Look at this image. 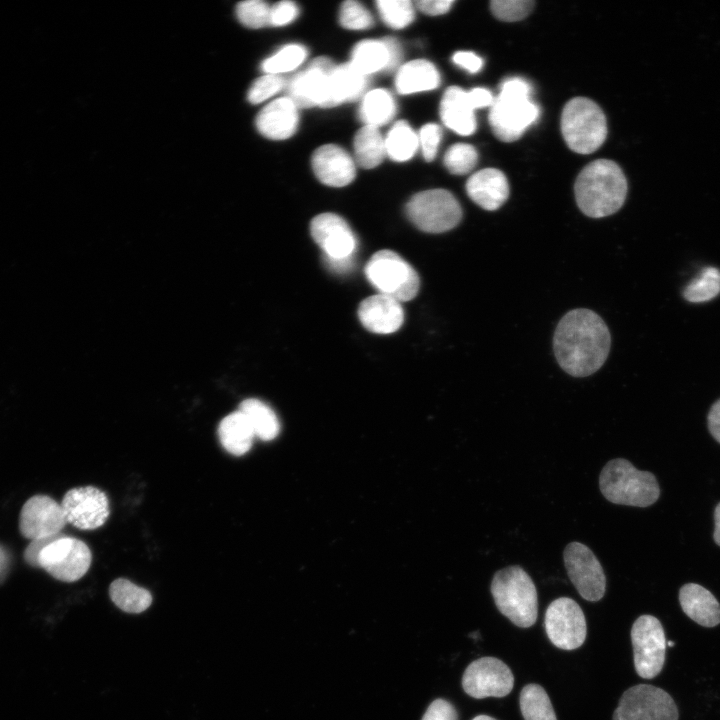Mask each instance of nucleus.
Segmentation results:
<instances>
[{
    "label": "nucleus",
    "mask_w": 720,
    "mask_h": 720,
    "mask_svg": "<svg viewBox=\"0 0 720 720\" xmlns=\"http://www.w3.org/2000/svg\"><path fill=\"white\" fill-rule=\"evenodd\" d=\"M611 344L603 319L589 309H574L559 321L553 337L560 367L574 377L595 373L606 361Z\"/></svg>",
    "instance_id": "1"
},
{
    "label": "nucleus",
    "mask_w": 720,
    "mask_h": 720,
    "mask_svg": "<svg viewBox=\"0 0 720 720\" xmlns=\"http://www.w3.org/2000/svg\"><path fill=\"white\" fill-rule=\"evenodd\" d=\"M574 191L580 210L589 217L601 218L622 207L627 194V181L615 162L599 159L582 169Z\"/></svg>",
    "instance_id": "2"
},
{
    "label": "nucleus",
    "mask_w": 720,
    "mask_h": 720,
    "mask_svg": "<svg viewBox=\"0 0 720 720\" xmlns=\"http://www.w3.org/2000/svg\"><path fill=\"white\" fill-rule=\"evenodd\" d=\"M530 92V85L521 78H510L501 85L489 113V124L499 140L519 139L537 120L539 108L530 100Z\"/></svg>",
    "instance_id": "3"
},
{
    "label": "nucleus",
    "mask_w": 720,
    "mask_h": 720,
    "mask_svg": "<svg viewBox=\"0 0 720 720\" xmlns=\"http://www.w3.org/2000/svg\"><path fill=\"white\" fill-rule=\"evenodd\" d=\"M599 487L610 502L620 505L648 507L660 495L656 477L648 471H641L623 458L612 459L600 472Z\"/></svg>",
    "instance_id": "4"
},
{
    "label": "nucleus",
    "mask_w": 720,
    "mask_h": 720,
    "mask_svg": "<svg viewBox=\"0 0 720 720\" xmlns=\"http://www.w3.org/2000/svg\"><path fill=\"white\" fill-rule=\"evenodd\" d=\"M490 590L497 609L513 624L528 628L536 622V587L522 567L512 565L498 570L493 576Z\"/></svg>",
    "instance_id": "5"
},
{
    "label": "nucleus",
    "mask_w": 720,
    "mask_h": 720,
    "mask_svg": "<svg viewBox=\"0 0 720 720\" xmlns=\"http://www.w3.org/2000/svg\"><path fill=\"white\" fill-rule=\"evenodd\" d=\"M561 131L567 146L572 151L590 154L606 139V117L592 100L584 97L573 98L563 108Z\"/></svg>",
    "instance_id": "6"
},
{
    "label": "nucleus",
    "mask_w": 720,
    "mask_h": 720,
    "mask_svg": "<svg viewBox=\"0 0 720 720\" xmlns=\"http://www.w3.org/2000/svg\"><path fill=\"white\" fill-rule=\"evenodd\" d=\"M364 272L380 294L400 303L413 299L418 293L420 281L417 272L394 251L385 249L373 254Z\"/></svg>",
    "instance_id": "7"
},
{
    "label": "nucleus",
    "mask_w": 720,
    "mask_h": 720,
    "mask_svg": "<svg viewBox=\"0 0 720 720\" xmlns=\"http://www.w3.org/2000/svg\"><path fill=\"white\" fill-rule=\"evenodd\" d=\"M406 214L420 230L442 233L456 227L463 213L451 192L431 189L415 194L406 205Z\"/></svg>",
    "instance_id": "8"
},
{
    "label": "nucleus",
    "mask_w": 720,
    "mask_h": 720,
    "mask_svg": "<svg viewBox=\"0 0 720 720\" xmlns=\"http://www.w3.org/2000/svg\"><path fill=\"white\" fill-rule=\"evenodd\" d=\"M678 719V707L668 692L653 685L638 684L624 691L612 720Z\"/></svg>",
    "instance_id": "9"
},
{
    "label": "nucleus",
    "mask_w": 720,
    "mask_h": 720,
    "mask_svg": "<svg viewBox=\"0 0 720 720\" xmlns=\"http://www.w3.org/2000/svg\"><path fill=\"white\" fill-rule=\"evenodd\" d=\"M92 561L89 547L81 540L62 535L42 549L39 567L55 579L75 582L88 571Z\"/></svg>",
    "instance_id": "10"
},
{
    "label": "nucleus",
    "mask_w": 720,
    "mask_h": 720,
    "mask_svg": "<svg viewBox=\"0 0 720 720\" xmlns=\"http://www.w3.org/2000/svg\"><path fill=\"white\" fill-rule=\"evenodd\" d=\"M631 642L637 674L644 679L659 675L667 645L661 622L652 615L639 616L631 628Z\"/></svg>",
    "instance_id": "11"
},
{
    "label": "nucleus",
    "mask_w": 720,
    "mask_h": 720,
    "mask_svg": "<svg viewBox=\"0 0 720 720\" xmlns=\"http://www.w3.org/2000/svg\"><path fill=\"white\" fill-rule=\"evenodd\" d=\"M544 626L551 643L563 650L579 648L586 639V619L573 599L560 597L546 609Z\"/></svg>",
    "instance_id": "12"
},
{
    "label": "nucleus",
    "mask_w": 720,
    "mask_h": 720,
    "mask_svg": "<svg viewBox=\"0 0 720 720\" xmlns=\"http://www.w3.org/2000/svg\"><path fill=\"white\" fill-rule=\"evenodd\" d=\"M563 558L568 577L580 596L592 602L602 599L606 576L592 550L580 542H571L565 547Z\"/></svg>",
    "instance_id": "13"
},
{
    "label": "nucleus",
    "mask_w": 720,
    "mask_h": 720,
    "mask_svg": "<svg viewBox=\"0 0 720 720\" xmlns=\"http://www.w3.org/2000/svg\"><path fill=\"white\" fill-rule=\"evenodd\" d=\"M464 691L471 697L501 698L508 695L514 686L511 669L495 657H481L471 662L462 677Z\"/></svg>",
    "instance_id": "14"
},
{
    "label": "nucleus",
    "mask_w": 720,
    "mask_h": 720,
    "mask_svg": "<svg viewBox=\"0 0 720 720\" xmlns=\"http://www.w3.org/2000/svg\"><path fill=\"white\" fill-rule=\"evenodd\" d=\"M334 68L328 58H316L289 81L288 97L300 108L331 107L330 78Z\"/></svg>",
    "instance_id": "15"
},
{
    "label": "nucleus",
    "mask_w": 720,
    "mask_h": 720,
    "mask_svg": "<svg viewBox=\"0 0 720 720\" xmlns=\"http://www.w3.org/2000/svg\"><path fill=\"white\" fill-rule=\"evenodd\" d=\"M61 506L66 521L81 530L99 528L110 514L106 494L94 486L70 489L64 495Z\"/></svg>",
    "instance_id": "16"
},
{
    "label": "nucleus",
    "mask_w": 720,
    "mask_h": 720,
    "mask_svg": "<svg viewBox=\"0 0 720 720\" xmlns=\"http://www.w3.org/2000/svg\"><path fill=\"white\" fill-rule=\"evenodd\" d=\"M66 523L61 504L47 495H35L22 506L19 530L23 537L34 540L61 534Z\"/></svg>",
    "instance_id": "17"
},
{
    "label": "nucleus",
    "mask_w": 720,
    "mask_h": 720,
    "mask_svg": "<svg viewBox=\"0 0 720 720\" xmlns=\"http://www.w3.org/2000/svg\"><path fill=\"white\" fill-rule=\"evenodd\" d=\"M314 241L324 252V257L341 260L354 257L357 239L348 223L334 213H322L313 218L310 225Z\"/></svg>",
    "instance_id": "18"
},
{
    "label": "nucleus",
    "mask_w": 720,
    "mask_h": 720,
    "mask_svg": "<svg viewBox=\"0 0 720 720\" xmlns=\"http://www.w3.org/2000/svg\"><path fill=\"white\" fill-rule=\"evenodd\" d=\"M312 167L322 183L333 187L348 185L356 174L355 163L351 156L334 144H326L315 150Z\"/></svg>",
    "instance_id": "19"
},
{
    "label": "nucleus",
    "mask_w": 720,
    "mask_h": 720,
    "mask_svg": "<svg viewBox=\"0 0 720 720\" xmlns=\"http://www.w3.org/2000/svg\"><path fill=\"white\" fill-rule=\"evenodd\" d=\"M358 316L367 330L377 334H390L397 331L404 320L400 302L380 293L370 296L360 303Z\"/></svg>",
    "instance_id": "20"
},
{
    "label": "nucleus",
    "mask_w": 720,
    "mask_h": 720,
    "mask_svg": "<svg viewBox=\"0 0 720 720\" xmlns=\"http://www.w3.org/2000/svg\"><path fill=\"white\" fill-rule=\"evenodd\" d=\"M297 108L289 97H281L270 102L256 117L258 131L273 140L291 137L298 126Z\"/></svg>",
    "instance_id": "21"
},
{
    "label": "nucleus",
    "mask_w": 720,
    "mask_h": 720,
    "mask_svg": "<svg viewBox=\"0 0 720 720\" xmlns=\"http://www.w3.org/2000/svg\"><path fill=\"white\" fill-rule=\"evenodd\" d=\"M466 191L472 201L481 208L494 211L500 208L509 196V185L503 172L485 168L474 173L466 183Z\"/></svg>",
    "instance_id": "22"
},
{
    "label": "nucleus",
    "mask_w": 720,
    "mask_h": 720,
    "mask_svg": "<svg viewBox=\"0 0 720 720\" xmlns=\"http://www.w3.org/2000/svg\"><path fill=\"white\" fill-rule=\"evenodd\" d=\"M679 602L683 612L697 624L704 627L720 624V604L703 586L696 583L683 585L679 591Z\"/></svg>",
    "instance_id": "23"
},
{
    "label": "nucleus",
    "mask_w": 720,
    "mask_h": 720,
    "mask_svg": "<svg viewBox=\"0 0 720 720\" xmlns=\"http://www.w3.org/2000/svg\"><path fill=\"white\" fill-rule=\"evenodd\" d=\"M474 107L468 92L460 87L448 88L441 100L440 115L443 123L460 135H471L476 130Z\"/></svg>",
    "instance_id": "24"
},
{
    "label": "nucleus",
    "mask_w": 720,
    "mask_h": 720,
    "mask_svg": "<svg viewBox=\"0 0 720 720\" xmlns=\"http://www.w3.org/2000/svg\"><path fill=\"white\" fill-rule=\"evenodd\" d=\"M440 76L436 67L427 60H413L400 67L395 85L399 93L412 94L438 87Z\"/></svg>",
    "instance_id": "25"
},
{
    "label": "nucleus",
    "mask_w": 720,
    "mask_h": 720,
    "mask_svg": "<svg viewBox=\"0 0 720 720\" xmlns=\"http://www.w3.org/2000/svg\"><path fill=\"white\" fill-rule=\"evenodd\" d=\"M218 436L224 449L236 456L247 453L255 437L247 418L239 410L221 420Z\"/></svg>",
    "instance_id": "26"
},
{
    "label": "nucleus",
    "mask_w": 720,
    "mask_h": 720,
    "mask_svg": "<svg viewBox=\"0 0 720 720\" xmlns=\"http://www.w3.org/2000/svg\"><path fill=\"white\" fill-rule=\"evenodd\" d=\"M367 76L359 72L350 62L335 66L330 78V104L339 105L362 95Z\"/></svg>",
    "instance_id": "27"
},
{
    "label": "nucleus",
    "mask_w": 720,
    "mask_h": 720,
    "mask_svg": "<svg viewBox=\"0 0 720 720\" xmlns=\"http://www.w3.org/2000/svg\"><path fill=\"white\" fill-rule=\"evenodd\" d=\"M239 411L247 418L254 435L261 440L269 441L279 434V420L264 402L254 398L246 399L240 404Z\"/></svg>",
    "instance_id": "28"
},
{
    "label": "nucleus",
    "mask_w": 720,
    "mask_h": 720,
    "mask_svg": "<svg viewBox=\"0 0 720 720\" xmlns=\"http://www.w3.org/2000/svg\"><path fill=\"white\" fill-rule=\"evenodd\" d=\"M354 151L357 163L366 169L378 166L385 154V140L378 128L365 125L354 137Z\"/></svg>",
    "instance_id": "29"
},
{
    "label": "nucleus",
    "mask_w": 720,
    "mask_h": 720,
    "mask_svg": "<svg viewBox=\"0 0 720 720\" xmlns=\"http://www.w3.org/2000/svg\"><path fill=\"white\" fill-rule=\"evenodd\" d=\"M109 595L118 608L128 613H141L152 603V595L147 589L124 578L110 584Z\"/></svg>",
    "instance_id": "30"
},
{
    "label": "nucleus",
    "mask_w": 720,
    "mask_h": 720,
    "mask_svg": "<svg viewBox=\"0 0 720 720\" xmlns=\"http://www.w3.org/2000/svg\"><path fill=\"white\" fill-rule=\"evenodd\" d=\"M395 110L391 94L384 89H374L363 97L359 114L365 125L378 128L394 116Z\"/></svg>",
    "instance_id": "31"
},
{
    "label": "nucleus",
    "mask_w": 720,
    "mask_h": 720,
    "mask_svg": "<svg viewBox=\"0 0 720 720\" xmlns=\"http://www.w3.org/2000/svg\"><path fill=\"white\" fill-rule=\"evenodd\" d=\"M388 51L382 40H364L359 42L352 51L351 64L362 74L368 76L388 65Z\"/></svg>",
    "instance_id": "32"
},
{
    "label": "nucleus",
    "mask_w": 720,
    "mask_h": 720,
    "mask_svg": "<svg viewBox=\"0 0 720 720\" xmlns=\"http://www.w3.org/2000/svg\"><path fill=\"white\" fill-rule=\"evenodd\" d=\"M524 720H557L550 698L538 684L525 685L519 695Z\"/></svg>",
    "instance_id": "33"
},
{
    "label": "nucleus",
    "mask_w": 720,
    "mask_h": 720,
    "mask_svg": "<svg viewBox=\"0 0 720 720\" xmlns=\"http://www.w3.org/2000/svg\"><path fill=\"white\" fill-rule=\"evenodd\" d=\"M385 140L386 154L394 161H407L419 146L418 136L405 121L396 122Z\"/></svg>",
    "instance_id": "34"
},
{
    "label": "nucleus",
    "mask_w": 720,
    "mask_h": 720,
    "mask_svg": "<svg viewBox=\"0 0 720 720\" xmlns=\"http://www.w3.org/2000/svg\"><path fill=\"white\" fill-rule=\"evenodd\" d=\"M720 293V270L714 266L704 267L683 290V297L691 303L712 300Z\"/></svg>",
    "instance_id": "35"
},
{
    "label": "nucleus",
    "mask_w": 720,
    "mask_h": 720,
    "mask_svg": "<svg viewBox=\"0 0 720 720\" xmlns=\"http://www.w3.org/2000/svg\"><path fill=\"white\" fill-rule=\"evenodd\" d=\"M307 50L299 44H289L263 61L261 67L266 74L279 75L296 69L306 58Z\"/></svg>",
    "instance_id": "36"
},
{
    "label": "nucleus",
    "mask_w": 720,
    "mask_h": 720,
    "mask_svg": "<svg viewBox=\"0 0 720 720\" xmlns=\"http://www.w3.org/2000/svg\"><path fill=\"white\" fill-rule=\"evenodd\" d=\"M376 4L381 18L392 28H404L414 19V8L410 1L379 0Z\"/></svg>",
    "instance_id": "37"
},
{
    "label": "nucleus",
    "mask_w": 720,
    "mask_h": 720,
    "mask_svg": "<svg viewBox=\"0 0 720 720\" xmlns=\"http://www.w3.org/2000/svg\"><path fill=\"white\" fill-rule=\"evenodd\" d=\"M478 161L476 149L466 143L452 145L444 156V164L449 172L463 175L470 172Z\"/></svg>",
    "instance_id": "38"
},
{
    "label": "nucleus",
    "mask_w": 720,
    "mask_h": 720,
    "mask_svg": "<svg viewBox=\"0 0 720 720\" xmlns=\"http://www.w3.org/2000/svg\"><path fill=\"white\" fill-rule=\"evenodd\" d=\"M270 7L261 0H246L237 4L236 15L246 27L257 29L269 24Z\"/></svg>",
    "instance_id": "39"
},
{
    "label": "nucleus",
    "mask_w": 720,
    "mask_h": 720,
    "mask_svg": "<svg viewBox=\"0 0 720 720\" xmlns=\"http://www.w3.org/2000/svg\"><path fill=\"white\" fill-rule=\"evenodd\" d=\"M339 21L344 28L349 30H364L373 25L371 13L361 3L353 0L342 4Z\"/></svg>",
    "instance_id": "40"
},
{
    "label": "nucleus",
    "mask_w": 720,
    "mask_h": 720,
    "mask_svg": "<svg viewBox=\"0 0 720 720\" xmlns=\"http://www.w3.org/2000/svg\"><path fill=\"white\" fill-rule=\"evenodd\" d=\"M534 4L531 0H493L490 8L497 19L513 22L525 18L532 11Z\"/></svg>",
    "instance_id": "41"
},
{
    "label": "nucleus",
    "mask_w": 720,
    "mask_h": 720,
    "mask_svg": "<svg viewBox=\"0 0 720 720\" xmlns=\"http://www.w3.org/2000/svg\"><path fill=\"white\" fill-rule=\"evenodd\" d=\"M284 86L285 81L280 75L265 74L253 82L247 98L250 103L258 104L277 94Z\"/></svg>",
    "instance_id": "42"
},
{
    "label": "nucleus",
    "mask_w": 720,
    "mask_h": 720,
    "mask_svg": "<svg viewBox=\"0 0 720 720\" xmlns=\"http://www.w3.org/2000/svg\"><path fill=\"white\" fill-rule=\"evenodd\" d=\"M442 138L441 128L434 123L424 125L419 133L418 140L422 154L427 161L434 160Z\"/></svg>",
    "instance_id": "43"
},
{
    "label": "nucleus",
    "mask_w": 720,
    "mask_h": 720,
    "mask_svg": "<svg viewBox=\"0 0 720 720\" xmlns=\"http://www.w3.org/2000/svg\"><path fill=\"white\" fill-rule=\"evenodd\" d=\"M298 15V7L294 2L281 1L270 7L269 24L283 26L291 23Z\"/></svg>",
    "instance_id": "44"
},
{
    "label": "nucleus",
    "mask_w": 720,
    "mask_h": 720,
    "mask_svg": "<svg viewBox=\"0 0 720 720\" xmlns=\"http://www.w3.org/2000/svg\"><path fill=\"white\" fill-rule=\"evenodd\" d=\"M422 720H458V715L450 702L436 699L429 705Z\"/></svg>",
    "instance_id": "45"
},
{
    "label": "nucleus",
    "mask_w": 720,
    "mask_h": 720,
    "mask_svg": "<svg viewBox=\"0 0 720 720\" xmlns=\"http://www.w3.org/2000/svg\"><path fill=\"white\" fill-rule=\"evenodd\" d=\"M61 536L62 534H59L52 537L31 540V543L26 547L24 551L25 561L30 566L39 567L38 556L42 549Z\"/></svg>",
    "instance_id": "46"
},
{
    "label": "nucleus",
    "mask_w": 720,
    "mask_h": 720,
    "mask_svg": "<svg viewBox=\"0 0 720 720\" xmlns=\"http://www.w3.org/2000/svg\"><path fill=\"white\" fill-rule=\"evenodd\" d=\"M452 59L455 64L471 73L478 72L483 66L482 58L471 51H458Z\"/></svg>",
    "instance_id": "47"
},
{
    "label": "nucleus",
    "mask_w": 720,
    "mask_h": 720,
    "mask_svg": "<svg viewBox=\"0 0 720 720\" xmlns=\"http://www.w3.org/2000/svg\"><path fill=\"white\" fill-rule=\"evenodd\" d=\"M453 0H420L417 7L427 15H441L449 11Z\"/></svg>",
    "instance_id": "48"
},
{
    "label": "nucleus",
    "mask_w": 720,
    "mask_h": 720,
    "mask_svg": "<svg viewBox=\"0 0 720 720\" xmlns=\"http://www.w3.org/2000/svg\"><path fill=\"white\" fill-rule=\"evenodd\" d=\"M468 97L474 109L488 107L492 105L494 97L492 93L485 88H474L468 92Z\"/></svg>",
    "instance_id": "49"
},
{
    "label": "nucleus",
    "mask_w": 720,
    "mask_h": 720,
    "mask_svg": "<svg viewBox=\"0 0 720 720\" xmlns=\"http://www.w3.org/2000/svg\"><path fill=\"white\" fill-rule=\"evenodd\" d=\"M383 41L387 47L388 56H389L388 65H387L386 70L387 71L393 70L397 67V65L399 64V62L401 60L402 53H401L400 44L398 43V41L395 38H392V37L384 38Z\"/></svg>",
    "instance_id": "50"
},
{
    "label": "nucleus",
    "mask_w": 720,
    "mask_h": 720,
    "mask_svg": "<svg viewBox=\"0 0 720 720\" xmlns=\"http://www.w3.org/2000/svg\"><path fill=\"white\" fill-rule=\"evenodd\" d=\"M707 422L711 435L720 443V399L711 406Z\"/></svg>",
    "instance_id": "51"
},
{
    "label": "nucleus",
    "mask_w": 720,
    "mask_h": 720,
    "mask_svg": "<svg viewBox=\"0 0 720 720\" xmlns=\"http://www.w3.org/2000/svg\"><path fill=\"white\" fill-rule=\"evenodd\" d=\"M353 258L354 257H349L341 260H333L324 257V262L331 271L343 273L351 269L353 265Z\"/></svg>",
    "instance_id": "52"
},
{
    "label": "nucleus",
    "mask_w": 720,
    "mask_h": 720,
    "mask_svg": "<svg viewBox=\"0 0 720 720\" xmlns=\"http://www.w3.org/2000/svg\"><path fill=\"white\" fill-rule=\"evenodd\" d=\"M713 538L715 543L720 546V503L716 506L714 511V533Z\"/></svg>",
    "instance_id": "53"
},
{
    "label": "nucleus",
    "mask_w": 720,
    "mask_h": 720,
    "mask_svg": "<svg viewBox=\"0 0 720 720\" xmlns=\"http://www.w3.org/2000/svg\"><path fill=\"white\" fill-rule=\"evenodd\" d=\"M8 560L7 552L0 546V578L5 575L8 568Z\"/></svg>",
    "instance_id": "54"
},
{
    "label": "nucleus",
    "mask_w": 720,
    "mask_h": 720,
    "mask_svg": "<svg viewBox=\"0 0 720 720\" xmlns=\"http://www.w3.org/2000/svg\"><path fill=\"white\" fill-rule=\"evenodd\" d=\"M472 720H497V719H495L491 716H488V715H478L475 718H473Z\"/></svg>",
    "instance_id": "55"
},
{
    "label": "nucleus",
    "mask_w": 720,
    "mask_h": 720,
    "mask_svg": "<svg viewBox=\"0 0 720 720\" xmlns=\"http://www.w3.org/2000/svg\"><path fill=\"white\" fill-rule=\"evenodd\" d=\"M667 645H668V646H673V645H674V642H668Z\"/></svg>",
    "instance_id": "56"
}]
</instances>
